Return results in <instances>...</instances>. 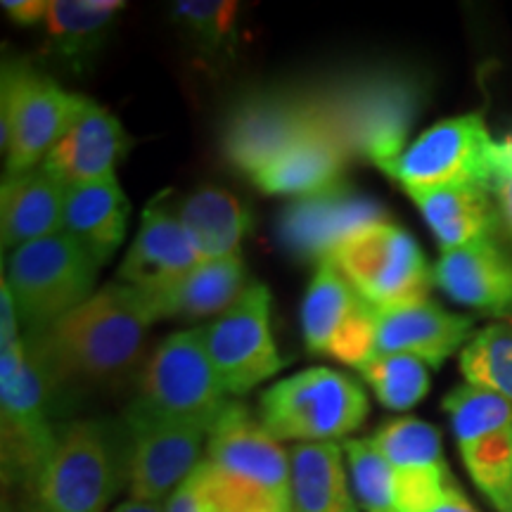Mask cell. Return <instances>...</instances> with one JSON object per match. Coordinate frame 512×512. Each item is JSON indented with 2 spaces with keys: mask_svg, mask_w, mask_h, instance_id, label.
Wrapping results in <instances>:
<instances>
[{
  "mask_svg": "<svg viewBox=\"0 0 512 512\" xmlns=\"http://www.w3.org/2000/svg\"><path fill=\"white\" fill-rule=\"evenodd\" d=\"M238 12V3L228 0H181L171 8V15L185 29V34L209 48H219L233 36Z\"/></svg>",
  "mask_w": 512,
  "mask_h": 512,
  "instance_id": "34",
  "label": "cell"
},
{
  "mask_svg": "<svg viewBox=\"0 0 512 512\" xmlns=\"http://www.w3.org/2000/svg\"><path fill=\"white\" fill-rule=\"evenodd\" d=\"M491 192H494L498 223H501L503 233L512 240V174L491 178Z\"/></svg>",
  "mask_w": 512,
  "mask_h": 512,
  "instance_id": "38",
  "label": "cell"
},
{
  "mask_svg": "<svg viewBox=\"0 0 512 512\" xmlns=\"http://www.w3.org/2000/svg\"><path fill=\"white\" fill-rule=\"evenodd\" d=\"M494 138L479 112L439 121L380 169L406 192L458 183L491 185Z\"/></svg>",
  "mask_w": 512,
  "mask_h": 512,
  "instance_id": "12",
  "label": "cell"
},
{
  "mask_svg": "<svg viewBox=\"0 0 512 512\" xmlns=\"http://www.w3.org/2000/svg\"><path fill=\"white\" fill-rule=\"evenodd\" d=\"M467 384L489 389L512 403V318L486 325L460 351Z\"/></svg>",
  "mask_w": 512,
  "mask_h": 512,
  "instance_id": "30",
  "label": "cell"
},
{
  "mask_svg": "<svg viewBox=\"0 0 512 512\" xmlns=\"http://www.w3.org/2000/svg\"><path fill=\"white\" fill-rule=\"evenodd\" d=\"M342 448L358 508L363 512H399L396 470L373 444V439H347Z\"/></svg>",
  "mask_w": 512,
  "mask_h": 512,
  "instance_id": "33",
  "label": "cell"
},
{
  "mask_svg": "<svg viewBox=\"0 0 512 512\" xmlns=\"http://www.w3.org/2000/svg\"><path fill=\"white\" fill-rule=\"evenodd\" d=\"M467 475L498 512L512 496V403L489 389L460 384L444 399Z\"/></svg>",
  "mask_w": 512,
  "mask_h": 512,
  "instance_id": "11",
  "label": "cell"
},
{
  "mask_svg": "<svg viewBox=\"0 0 512 512\" xmlns=\"http://www.w3.org/2000/svg\"><path fill=\"white\" fill-rule=\"evenodd\" d=\"M166 192L150 200L143 211V221L136 240L128 247L119 266V283L140 292H155L174 285L185 273L202 264L188 233L178 221V214L166 204Z\"/></svg>",
  "mask_w": 512,
  "mask_h": 512,
  "instance_id": "18",
  "label": "cell"
},
{
  "mask_svg": "<svg viewBox=\"0 0 512 512\" xmlns=\"http://www.w3.org/2000/svg\"><path fill=\"white\" fill-rule=\"evenodd\" d=\"M249 285L252 283L247 278L245 261L240 254H233L226 259L202 261L174 285L143 294L152 306L155 320H197L216 313L223 316L247 292Z\"/></svg>",
  "mask_w": 512,
  "mask_h": 512,
  "instance_id": "22",
  "label": "cell"
},
{
  "mask_svg": "<svg viewBox=\"0 0 512 512\" xmlns=\"http://www.w3.org/2000/svg\"><path fill=\"white\" fill-rule=\"evenodd\" d=\"M110 512H166L162 503H147V501H136V498H128L126 503H119L117 508Z\"/></svg>",
  "mask_w": 512,
  "mask_h": 512,
  "instance_id": "41",
  "label": "cell"
},
{
  "mask_svg": "<svg viewBox=\"0 0 512 512\" xmlns=\"http://www.w3.org/2000/svg\"><path fill=\"white\" fill-rule=\"evenodd\" d=\"M64 204L67 185L46 169L5 178L0 188V233L3 249H15L29 242L64 233Z\"/></svg>",
  "mask_w": 512,
  "mask_h": 512,
  "instance_id": "23",
  "label": "cell"
},
{
  "mask_svg": "<svg viewBox=\"0 0 512 512\" xmlns=\"http://www.w3.org/2000/svg\"><path fill=\"white\" fill-rule=\"evenodd\" d=\"M361 384L332 368H309L268 387L259 420L278 441L320 444L356 432L368 418Z\"/></svg>",
  "mask_w": 512,
  "mask_h": 512,
  "instance_id": "4",
  "label": "cell"
},
{
  "mask_svg": "<svg viewBox=\"0 0 512 512\" xmlns=\"http://www.w3.org/2000/svg\"><path fill=\"white\" fill-rule=\"evenodd\" d=\"M328 261L377 311L430 299L432 268L418 240L392 221L361 228Z\"/></svg>",
  "mask_w": 512,
  "mask_h": 512,
  "instance_id": "8",
  "label": "cell"
},
{
  "mask_svg": "<svg viewBox=\"0 0 512 512\" xmlns=\"http://www.w3.org/2000/svg\"><path fill=\"white\" fill-rule=\"evenodd\" d=\"M126 152V133L119 119L98 102L83 98L72 124L62 133L41 169L64 185L91 183L114 176V166Z\"/></svg>",
  "mask_w": 512,
  "mask_h": 512,
  "instance_id": "20",
  "label": "cell"
},
{
  "mask_svg": "<svg viewBox=\"0 0 512 512\" xmlns=\"http://www.w3.org/2000/svg\"><path fill=\"white\" fill-rule=\"evenodd\" d=\"M178 221L202 261L240 254V242L252 226L245 204L233 192L216 185H202L190 192L178 207Z\"/></svg>",
  "mask_w": 512,
  "mask_h": 512,
  "instance_id": "28",
  "label": "cell"
},
{
  "mask_svg": "<svg viewBox=\"0 0 512 512\" xmlns=\"http://www.w3.org/2000/svg\"><path fill=\"white\" fill-rule=\"evenodd\" d=\"M128 211L131 207L117 176L67 185L64 233L72 235L95 264L105 266L126 238Z\"/></svg>",
  "mask_w": 512,
  "mask_h": 512,
  "instance_id": "25",
  "label": "cell"
},
{
  "mask_svg": "<svg viewBox=\"0 0 512 512\" xmlns=\"http://www.w3.org/2000/svg\"><path fill=\"white\" fill-rule=\"evenodd\" d=\"M302 335L311 354L363 368L375 356L377 311L332 261L316 264L302 302Z\"/></svg>",
  "mask_w": 512,
  "mask_h": 512,
  "instance_id": "15",
  "label": "cell"
},
{
  "mask_svg": "<svg viewBox=\"0 0 512 512\" xmlns=\"http://www.w3.org/2000/svg\"><path fill=\"white\" fill-rule=\"evenodd\" d=\"M316 131L309 91H259L230 107L221 126V155L252 178Z\"/></svg>",
  "mask_w": 512,
  "mask_h": 512,
  "instance_id": "10",
  "label": "cell"
},
{
  "mask_svg": "<svg viewBox=\"0 0 512 512\" xmlns=\"http://www.w3.org/2000/svg\"><path fill=\"white\" fill-rule=\"evenodd\" d=\"M408 195L425 216L441 252H453L494 238L496 228L501 226L494 192L486 183H458Z\"/></svg>",
  "mask_w": 512,
  "mask_h": 512,
  "instance_id": "24",
  "label": "cell"
},
{
  "mask_svg": "<svg viewBox=\"0 0 512 512\" xmlns=\"http://www.w3.org/2000/svg\"><path fill=\"white\" fill-rule=\"evenodd\" d=\"M430 512H479V510L467 501V496L460 491V486L451 479L446 486L444 496L439 498V503L434 505Z\"/></svg>",
  "mask_w": 512,
  "mask_h": 512,
  "instance_id": "39",
  "label": "cell"
},
{
  "mask_svg": "<svg viewBox=\"0 0 512 512\" xmlns=\"http://www.w3.org/2000/svg\"><path fill=\"white\" fill-rule=\"evenodd\" d=\"M126 484L136 501L162 503L200 467L211 427L131 406L126 413Z\"/></svg>",
  "mask_w": 512,
  "mask_h": 512,
  "instance_id": "13",
  "label": "cell"
},
{
  "mask_svg": "<svg viewBox=\"0 0 512 512\" xmlns=\"http://www.w3.org/2000/svg\"><path fill=\"white\" fill-rule=\"evenodd\" d=\"M389 221L384 209L347 183L299 197L280 214L278 240L297 259L328 261L361 228Z\"/></svg>",
  "mask_w": 512,
  "mask_h": 512,
  "instance_id": "16",
  "label": "cell"
},
{
  "mask_svg": "<svg viewBox=\"0 0 512 512\" xmlns=\"http://www.w3.org/2000/svg\"><path fill=\"white\" fill-rule=\"evenodd\" d=\"M0 8L15 24L31 27V24L46 22L50 0H3Z\"/></svg>",
  "mask_w": 512,
  "mask_h": 512,
  "instance_id": "37",
  "label": "cell"
},
{
  "mask_svg": "<svg viewBox=\"0 0 512 512\" xmlns=\"http://www.w3.org/2000/svg\"><path fill=\"white\" fill-rule=\"evenodd\" d=\"M200 470L223 512H292L290 451L242 403L214 422Z\"/></svg>",
  "mask_w": 512,
  "mask_h": 512,
  "instance_id": "3",
  "label": "cell"
},
{
  "mask_svg": "<svg viewBox=\"0 0 512 512\" xmlns=\"http://www.w3.org/2000/svg\"><path fill=\"white\" fill-rule=\"evenodd\" d=\"M121 484V456L110 427L76 420L57 430L38 482L46 512H107Z\"/></svg>",
  "mask_w": 512,
  "mask_h": 512,
  "instance_id": "9",
  "label": "cell"
},
{
  "mask_svg": "<svg viewBox=\"0 0 512 512\" xmlns=\"http://www.w3.org/2000/svg\"><path fill=\"white\" fill-rule=\"evenodd\" d=\"M121 10L124 3L119 0H50L43 22L50 50L64 62L81 67Z\"/></svg>",
  "mask_w": 512,
  "mask_h": 512,
  "instance_id": "29",
  "label": "cell"
},
{
  "mask_svg": "<svg viewBox=\"0 0 512 512\" xmlns=\"http://www.w3.org/2000/svg\"><path fill=\"white\" fill-rule=\"evenodd\" d=\"M432 275L453 302L489 316H512V256L494 238L441 252Z\"/></svg>",
  "mask_w": 512,
  "mask_h": 512,
  "instance_id": "21",
  "label": "cell"
},
{
  "mask_svg": "<svg viewBox=\"0 0 512 512\" xmlns=\"http://www.w3.org/2000/svg\"><path fill=\"white\" fill-rule=\"evenodd\" d=\"M361 370L377 401L389 411H411L430 392V370L415 356H373Z\"/></svg>",
  "mask_w": 512,
  "mask_h": 512,
  "instance_id": "32",
  "label": "cell"
},
{
  "mask_svg": "<svg viewBox=\"0 0 512 512\" xmlns=\"http://www.w3.org/2000/svg\"><path fill=\"white\" fill-rule=\"evenodd\" d=\"M0 145L8 176L38 169L79 112L83 95L64 91L29 64H5L0 88Z\"/></svg>",
  "mask_w": 512,
  "mask_h": 512,
  "instance_id": "7",
  "label": "cell"
},
{
  "mask_svg": "<svg viewBox=\"0 0 512 512\" xmlns=\"http://www.w3.org/2000/svg\"><path fill=\"white\" fill-rule=\"evenodd\" d=\"M313 114L325 136L347 152L382 166L406 150L422 95L411 76L370 69L311 88Z\"/></svg>",
  "mask_w": 512,
  "mask_h": 512,
  "instance_id": "2",
  "label": "cell"
},
{
  "mask_svg": "<svg viewBox=\"0 0 512 512\" xmlns=\"http://www.w3.org/2000/svg\"><path fill=\"white\" fill-rule=\"evenodd\" d=\"M377 311V309H375ZM475 320L448 313L432 299L377 311L375 356L406 354L439 368L448 356L470 342Z\"/></svg>",
  "mask_w": 512,
  "mask_h": 512,
  "instance_id": "19",
  "label": "cell"
},
{
  "mask_svg": "<svg viewBox=\"0 0 512 512\" xmlns=\"http://www.w3.org/2000/svg\"><path fill=\"white\" fill-rule=\"evenodd\" d=\"M98 271L93 256L72 235L57 233L15 249L5 280L19 320L38 335L93 297Z\"/></svg>",
  "mask_w": 512,
  "mask_h": 512,
  "instance_id": "5",
  "label": "cell"
},
{
  "mask_svg": "<svg viewBox=\"0 0 512 512\" xmlns=\"http://www.w3.org/2000/svg\"><path fill=\"white\" fill-rule=\"evenodd\" d=\"M200 330L174 332L152 351L140 370L133 406L197 425L214 427L230 406Z\"/></svg>",
  "mask_w": 512,
  "mask_h": 512,
  "instance_id": "6",
  "label": "cell"
},
{
  "mask_svg": "<svg viewBox=\"0 0 512 512\" xmlns=\"http://www.w3.org/2000/svg\"><path fill=\"white\" fill-rule=\"evenodd\" d=\"M50 382L29 356L12 380L0 382V415H3V458L15 475L38 486L53 453L57 430L50 427Z\"/></svg>",
  "mask_w": 512,
  "mask_h": 512,
  "instance_id": "17",
  "label": "cell"
},
{
  "mask_svg": "<svg viewBox=\"0 0 512 512\" xmlns=\"http://www.w3.org/2000/svg\"><path fill=\"white\" fill-rule=\"evenodd\" d=\"M344 458V448L335 441L290 448L292 512H363Z\"/></svg>",
  "mask_w": 512,
  "mask_h": 512,
  "instance_id": "26",
  "label": "cell"
},
{
  "mask_svg": "<svg viewBox=\"0 0 512 512\" xmlns=\"http://www.w3.org/2000/svg\"><path fill=\"white\" fill-rule=\"evenodd\" d=\"M166 512H223V508L211 494L207 479L197 467L185 482L164 501Z\"/></svg>",
  "mask_w": 512,
  "mask_h": 512,
  "instance_id": "36",
  "label": "cell"
},
{
  "mask_svg": "<svg viewBox=\"0 0 512 512\" xmlns=\"http://www.w3.org/2000/svg\"><path fill=\"white\" fill-rule=\"evenodd\" d=\"M200 332L228 394H247L287 366L271 335V292L261 283Z\"/></svg>",
  "mask_w": 512,
  "mask_h": 512,
  "instance_id": "14",
  "label": "cell"
},
{
  "mask_svg": "<svg viewBox=\"0 0 512 512\" xmlns=\"http://www.w3.org/2000/svg\"><path fill=\"white\" fill-rule=\"evenodd\" d=\"M351 162L347 152L323 131L311 133L290 152L278 157L252 176V183L266 195L309 197L342 183V174Z\"/></svg>",
  "mask_w": 512,
  "mask_h": 512,
  "instance_id": "27",
  "label": "cell"
},
{
  "mask_svg": "<svg viewBox=\"0 0 512 512\" xmlns=\"http://www.w3.org/2000/svg\"><path fill=\"white\" fill-rule=\"evenodd\" d=\"M512 174V138L494 140L491 145V178Z\"/></svg>",
  "mask_w": 512,
  "mask_h": 512,
  "instance_id": "40",
  "label": "cell"
},
{
  "mask_svg": "<svg viewBox=\"0 0 512 512\" xmlns=\"http://www.w3.org/2000/svg\"><path fill=\"white\" fill-rule=\"evenodd\" d=\"M384 458L396 472L444 470L446 460L441 451V434L434 425L418 418H396L384 422L373 437Z\"/></svg>",
  "mask_w": 512,
  "mask_h": 512,
  "instance_id": "31",
  "label": "cell"
},
{
  "mask_svg": "<svg viewBox=\"0 0 512 512\" xmlns=\"http://www.w3.org/2000/svg\"><path fill=\"white\" fill-rule=\"evenodd\" d=\"M155 323L143 292L110 283L79 309L24 342L50 387L64 382H107L138 368L147 330Z\"/></svg>",
  "mask_w": 512,
  "mask_h": 512,
  "instance_id": "1",
  "label": "cell"
},
{
  "mask_svg": "<svg viewBox=\"0 0 512 512\" xmlns=\"http://www.w3.org/2000/svg\"><path fill=\"white\" fill-rule=\"evenodd\" d=\"M508 512H512V496H510V508H508Z\"/></svg>",
  "mask_w": 512,
  "mask_h": 512,
  "instance_id": "42",
  "label": "cell"
},
{
  "mask_svg": "<svg viewBox=\"0 0 512 512\" xmlns=\"http://www.w3.org/2000/svg\"><path fill=\"white\" fill-rule=\"evenodd\" d=\"M451 482V472L444 470H411L396 472V505L399 512H430L444 496Z\"/></svg>",
  "mask_w": 512,
  "mask_h": 512,
  "instance_id": "35",
  "label": "cell"
}]
</instances>
